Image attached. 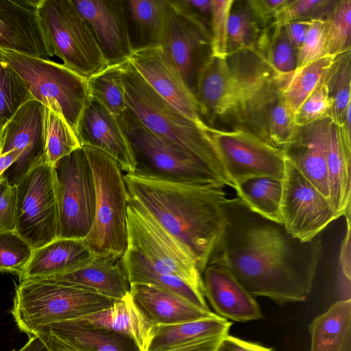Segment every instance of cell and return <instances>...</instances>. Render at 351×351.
I'll list each match as a JSON object with an SVG mask.
<instances>
[{
  "mask_svg": "<svg viewBox=\"0 0 351 351\" xmlns=\"http://www.w3.org/2000/svg\"><path fill=\"white\" fill-rule=\"evenodd\" d=\"M326 165L328 180V201L338 217L350 215L351 145L343 141L339 126L330 125Z\"/></svg>",
  "mask_w": 351,
  "mask_h": 351,
  "instance_id": "cell-28",
  "label": "cell"
},
{
  "mask_svg": "<svg viewBox=\"0 0 351 351\" xmlns=\"http://www.w3.org/2000/svg\"><path fill=\"white\" fill-rule=\"evenodd\" d=\"M121 261L130 284L152 285L176 294L202 309L210 311L204 295L178 276L156 267L135 250L127 247Z\"/></svg>",
  "mask_w": 351,
  "mask_h": 351,
  "instance_id": "cell-29",
  "label": "cell"
},
{
  "mask_svg": "<svg viewBox=\"0 0 351 351\" xmlns=\"http://www.w3.org/2000/svg\"><path fill=\"white\" fill-rule=\"evenodd\" d=\"M31 98L21 78L0 58V127L2 131L19 107Z\"/></svg>",
  "mask_w": 351,
  "mask_h": 351,
  "instance_id": "cell-41",
  "label": "cell"
},
{
  "mask_svg": "<svg viewBox=\"0 0 351 351\" xmlns=\"http://www.w3.org/2000/svg\"><path fill=\"white\" fill-rule=\"evenodd\" d=\"M234 0H212L210 22L211 56L225 59L228 54V23Z\"/></svg>",
  "mask_w": 351,
  "mask_h": 351,
  "instance_id": "cell-44",
  "label": "cell"
},
{
  "mask_svg": "<svg viewBox=\"0 0 351 351\" xmlns=\"http://www.w3.org/2000/svg\"><path fill=\"white\" fill-rule=\"evenodd\" d=\"M335 58L324 56L285 76L281 96L295 116L304 101L324 80Z\"/></svg>",
  "mask_w": 351,
  "mask_h": 351,
  "instance_id": "cell-34",
  "label": "cell"
},
{
  "mask_svg": "<svg viewBox=\"0 0 351 351\" xmlns=\"http://www.w3.org/2000/svg\"><path fill=\"white\" fill-rule=\"evenodd\" d=\"M82 319L94 326L129 336L141 351H147L156 326L138 309L130 293L110 307Z\"/></svg>",
  "mask_w": 351,
  "mask_h": 351,
  "instance_id": "cell-30",
  "label": "cell"
},
{
  "mask_svg": "<svg viewBox=\"0 0 351 351\" xmlns=\"http://www.w3.org/2000/svg\"><path fill=\"white\" fill-rule=\"evenodd\" d=\"M325 19H312L304 39L297 50L296 69L324 56Z\"/></svg>",
  "mask_w": 351,
  "mask_h": 351,
  "instance_id": "cell-47",
  "label": "cell"
},
{
  "mask_svg": "<svg viewBox=\"0 0 351 351\" xmlns=\"http://www.w3.org/2000/svg\"><path fill=\"white\" fill-rule=\"evenodd\" d=\"M298 125L295 114L282 96L271 106L268 119V139L274 146L283 149L291 140Z\"/></svg>",
  "mask_w": 351,
  "mask_h": 351,
  "instance_id": "cell-43",
  "label": "cell"
},
{
  "mask_svg": "<svg viewBox=\"0 0 351 351\" xmlns=\"http://www.w3.org/2000/svg\"><path fill=\"white\" fill-rule=\"evenodd\" d=\"M232 323L217 315L171 325L156 326L147 351H165L197 341L228 335Z\"/></svg>",
  "mask_w": 351,
  "mask_h": 351,
  "instance_id": "cell-32",
  "label": "cell"
},
{
  "mask_svg": "<svg viewBox=\"0 0 351 351\" xmlns=\"http://www.w3.org/2000/svg\"><path fill=\"white\" fill-rule=\"evenodd\" d=\"M210 132L232 187L234 184L251 177L282 180L285 157L282 149L247 131L210 128Z\"/></svg>",
  "mask_w": 351,
  "mask_h": 351,
  "instance_id": "cell-13",
  "label": "cell"
},
{
  "mask_svg": "<svg viewBox=\"0 0 351 351\" xmlns=\"http://www.w3.org/2000/svg\"><path fill=\"white\" fill-rule=\"evenodd\" d=\"M0 58L21 78L32 99L62 114L76 132L90 97L88 79L63 64L14 51L0 48Z\"/></svg>",
  "mask_w": 351,
  "mask_h": 351,
  "instance_id": "cell-8",
  "label": "cell"
},
{
  "mask_svg": "<svg viewBox=\"0 0 351 351\" xmlns=\"http://www.w3.org/2000/svg\"><path fill=\"white\" fill-rule=\"evenodd\" d=\"M325 23L324 56L337 58L350 51L351 0L337 1Z\"/></svg>",
  "mask_w": 351,
  "mask_h": 351,
  "instance_id": "cell-39",
  "label": "cell"
},
{
  "mask_svg": "<svg viewBox=\"0 0 351 351\" xmlns=\"http://www.w3.org/2000/svg\"><path fill=\"white\" fill-rule=\"evenodd\" d=\"M337 1L294 0L289 1L277 14L274 23L284 25L303 19H326Z\"/></svg>",
  "mask_w": 351,
  "mask_h": 351,
  "instance_id": "cell-45",
  "label": "cell"
},
{
  "mask_svg": "<svg viewBox=\"0 0 351 351\" xmlns=\"http://www.w3.org/2000/svg\"><path fill=\"white\" fill-rule=\"evenodd\" d=\"M325 79L333 101L329 116L340 127L351 101L350 50L335 58Z\"/></svg>",
  "mask_w": 351,
  "mask_h": 351,
  "instance_id": "cell-38",
  "label": "cell"
},
{
  "mask_svg": "<svg viewBox=\"0 0 351 351\" xmlns=\"http://www.w3.org/2000/svg\"><path fill=\"white\" fill-rule=\"evenodd\" d=\"M37 279L73 284L114 300L123 299L130 290L121 258L95 256L88 263L73 271Z\"/></svg>",
  "mask_w": 351,
  "mask_h": 351,
  "instance_id": "cell-25",
  "label": "cell"
},
{
  "mask_svg": "<svg viewBox=\"0 0 351 351\" xmlns=\"http://www.w3.org/2000/svg\"><path fill=\"white\" fill-rule=\"evenodd\" d=\"M43 138L46 160L51 166L82 147L75 132L62 114L47 106L43 109Z\"/></svg>",
  "mask_w": 351,
  "mask_h": 351,
  "instance_id": "cell-35",
  "label": "cell"
},
{
  "mask_svg": "<svg viewBox=\"0 0 351 351\" xmlns=\"http://www.w3.org/2000/svg\"><path fill=\"white\" fill-rule=\"evenodd\" d=\"M117 119L134 154V174L176 182L232 187L224 171L156 135L128 108Z\"/></svg>",
  "mask_w": 351,
  "mask_h": 351,
  "instance_id": "cell-7",
  "label": "cell"
},
{
  "mask_svg": "<svg viewBox=\"0 0 351 351\" xmlns=\"http://www.w3.org/2000/svg\"><path fill=\"white\" fill-rule=\"evenodd\" d=\"M223 211L222 233L209 264L225 266L253 296L279 305L306 300L322 256L320 237L303 242L238 196L226 199Z\"/></svg>",
  "mask_w": 351,
  "mask_h": 351,
  "instance_id": "cell-1",
  "label": "cell"
},
{
  "mask_svg": "<svg viewBox=\"0 0 351 351\" xmlns=\"http://www.w3.org/2000/svg\"><path fill=\"white\" fill-rule=\"evenodd\" d=\"M75 133L82 147L99 149L113 158L125 173H134V154L117 117L90 96Z\"/></svg>",
  "mask_w": 351,
  "mask_h": 351,
  "instance_id": "cell-20",
  "label": "cell"
},
{
  "mask_svg": "<svg viewBox=\"0 0 351 351\" xmlns=\"http://www.w3.org/2000/svg\"><path fill=\"white\" fill-rule=\"evenodd\" d=\"M40 20L53 56L86 79L108 66L72 0H40Z\"/></svg>",
  "mask_w": 351,
  "mask_h": 351,
  "instance_id": "cell-9",
  "label": "cell"
},
{
  "mask_svg": "<svg viewBox=\"0 0 351 351\" xmlns=\"http://www.w3.org/2000/svg\"><path fill=\"white\" fill-rule=\"evenodd\" d=\"M347 230L341 245L339 266L342 276L343 300L350 299V215L346 217Z\"/></svg>",
  "mask_w": 351,
  "mask_h": 351,
  "instance_id": "cell-49",
  "label": "cell"
},
{
  "mask_svg": "<svg viewBox=\"0 0 351 351\" xmlns=\"http://www.w3.org/2000/svg\"><path fill=\"white\" fill-rule=\"evenodd\" d=\"M122 3L133 53L160 47L169 0H122Z\"/></svg>",
  "mask_w": 351,
  "mask_h": 351,
  "instance_id": "cell-27",
  "label": "cell"
},
{
  "mask_svg": "<svg viewBox=\"0 0 351 351\" xmlns=\"http://www.w3.org/2000/svg\"><path fill=\"white\" fill-rule=\"evenodd\" d=\"M88 85L90 96L115 117L128 109L120 65L108 66L90 77Z\"/></svg>",
  "mask_w": 351,
  "mask_h": 351,
  "instance_id": "cell-37",
  "label": "cell"
},
{
  "mask_svg": "<svg viewBox=\"0 0 351 351\" xmlns=\"http://www.w3.org/2000/svg\"><path fill=\"white\" fill-rule=\"evenodd\" d=\"M281 217L288 232L303 242L318 237L338 218L328 199L286 158Z\"/></svg>",
  "mask_w": 351,
  "mask_h": 351,
  "instance_id": "cell-14",
  "label": "cell"
},
{
  "mask_svg": "<svg viewBox=\"0 0 351 351\" xmlns=\"http://www.w3.org/2000/svg\"><path fill=\"white\" fill-rule=\"evenodd\" d=\"M16 186L15 231L34 250L57 239L58 208L52 166L47 162L40 164Z\"/></svg>",
  "mask_w": 351,
  "mask_h": 351,
  "instance_id": "cell-12",
  "label": "cell"
},
{
  "mask_svg": "<svg viewBox=\"0 0 351 351\" xmlns=\"http://www.w3.org/2000/svg\"><path fill=\"white\" fill-rule=\"evenodd\" d=\"M289 0H250L249 3L264 27H267L275 21L279 11Z\"/></svg>",
  "mask_w": 351,
  "mask_h": 351,
  "instance_id": "cell-50",
  "label": "cell"
},
{
  "mask_svg": "<svg viewBox=\"0 0 351 351\" xmlns=\"http://www.w3.org/2000/svg\"><path fill=\"white\" fill-rule=\"evenodd\" d=\"M44 106L31 98L23 103L5 125L0 138V155L13 149L21 156L0 177L11 185L34 167L47 162L43 138Z\"/></svg>",
  "mask_w": 351,
  "mask_h": 351,
  "instance_id": "cell-16",
  "label": "cell"
},
{
  "mask_svg": "<svg viewBox=\"0 0 351 351\" xmlns=\"http://www.w3.org/2000/svg\"><path fill=\"white\" fill-rule=\"evenodd\" d=\"M94 257L83 239L57 238L34 250L19 281L66 274L84 266Z\"/></svg>",
  "mask_w": 351,
  "mask_h": 351,
  "instance_id": "cell-24",
  "label": "cell"
},
{
  "mask_svg": "<svg viewBox=\"0 0 351 351\" xmlns=\"http://www.w3.org/2000/svg\"><path fill=\"white\" fill-rule=\"evenodd\" d=\"M2 132H3V131H2V130H1V127H0V138H1V134H2Z\"/></svg>",
  "mask_w": 351,
  "mask_h": 351,
  "instance_id": "cell-57",
  "label": "cell"
},
{
  "mask_svg": "<svg viewBox=\"0 0 351 351\" xmlns=\"http://www.w3.org/2000/svg\"><path fill=\"white\" fill-rule=\"evenodd\" d=\"M128 110L149 130L225 172L210 128L184 117L160 97L129 61L120 65Z\"/></svg>",
  "mask_w": 351,
  "mask_h": 351,
  "instance_id": "cell-4",
  "label": "cell"
},
{
  "mask_svg": "<svg viewBox=\"0 0 351 351\" xmlns=\"http://www.w3.org/2000/svg\"><path fill=\"white\" fill-rule=\"evenodd\" d=\"M58 208V238L83 239L92 226L95 187L86 155L79 148L53 166Z\"/></svg>",
  "mask_w": 351,
  "mask_h": 351,
  "instance_id": "cell-10",
  "label": "cell"
},
{
  "mask_svg": "<svg viewBox=\"0 0 351 351\" xmlns=\"http://www.w3.org/2000/svg\"><path fill=\"white\" fill-rule=\"evenodd\" d=\"M310 351H351V299L333 303L308 326Z\"/></svg>",
  "mask_w": 351,
  "mask_h": 351,
  "instance_id": "cell-31",
  "label": "cell"
},
{
  "mask_svg": "<svg viewBox=\"0 0 351 351\" xmlns=\"http://www.w3.org/2000/svg\"><path fill=\"white\" fill-rule=\"evenodd\" d=\"M36 332L50 333L79 351H141L129 336L82 318L48 324Z\"/></svg>",
  "mask_w": 351,
  "mask_h": 351,
  "instance_id": "cell-26",
  "label": "cell"
},
{
  "mask_svg": "<svg viewBox=\"0 0 351 351\" xmlns=\"http://www.w3.org/2000/svg\"><path fill=\"white\" fill-rule=\"evenodd\" d=\"M325 78L300 108L295 116L298 125L311 123L330 115L333 101Z\"/></svg>",
  "mask_w": 351,
  "mask_h": 351,
  "instance_id": "cell-46",
  "label": "cell"
},
{
  "mask_svg": "<svg viewBox=\"0 0 351 351\" xmlns=\"http://www.w3.org/2000/svg\"><path fill=\"white\" fill-rule=\"evenodd\" d=\"M128 247L135 250L156 267L172 274L204 295L202 274L189 250L145 209L128 199Z\"/></svg>",
  "mask_w": 351,
  "mask_h": 351,
  "instance_id": "cell-11",
  "label": "cell"
},
{
  "mask_svg": "<svg viewBox=\"0 0 351 351\" xmlns=\"http://www.w3.org/2000/svg\"><path fill=\"white\" fill-rule=\"evenodd\" d=\"M216 351H273L260 344L247 341L229 335L224 337Z\"/></svg>",
  "mask_w": 351,
  "mask_h": 351,
  "instance_id": "cell-51",
  "label": "cell"
},
{
  "mask_svg": "<svg viewBox=\"0 0 351 351\" xmlns=\"http://www.w3.org/2000/svg\"><path fill=\"white\" fill-rule=\"evenodd\" d=\"M116 301L67 282L26 279L16 287L12 314L19 329L30 337L42 326L82 318Z\"/></svg>",
  "mask_w": 351,
  "mask_h": 351,
  "instance_id": "cell-5",
  "label": "cell"
},
{
  "mask_svg": "<svg viewBox=\"0 0 351 351\" xmlns=\"http://www.w3.org/2000/svg\"><path fill=\"white\" fill-rule=\"evenodd\" d=\"M232 188L250 210L282 223V180L269 177H251L234 184Z\"/></svg>",
  "mask_w": 351,
  "mask_h": 351,
  "instance_id": "cell-33",
  "label": "cell"
},
{
  "mask_svg": "<svg viewBox=\"0 0 351 351\" xmlns=\"http://www.w3.org/2000/svg\"><path fill=\"white\" fill-rule=\"evenodd\" d=\"M21 156V152L13 149L0 155V177Z\"/></svg>",
  "mask_w": 351,
  "mask_h": 351,
  "instance_id": "cell-55",
  "label": "cell"
},
{
  "mask_svg": "<svg viewBox=\"0 0 351 351\" xmlns=\"http://www.w3.org/2000/svg\"><path fill=\"white\" fill-rule=\"evenodd\" d=\"M86 21L108 66L129 61L133 54L122 0H72Z\"/></svg>",
  "mask_w": 351,
  "mask_h": 351,
  "instance_id": "cell-19",
  "label": "cell"
},
{
  "mask_svg": "<svg viewBox=\"0 0 351 351\" xmlns=\"http://www.w3.org/2000/svg\"><path fill=\"white\" fill-rule=\"evenodd\" d=\"M17 189L0 179V232L15 231Z\"/></svg>",
  "mask_w": 351,
  "mask_h": 351,
  "instance_id": "cell-48",
  "label": "cell"
},
{
  "mask_svg": "<svg viewBox=\"0 0 351 351\" xmlns=\"http://www.w3.org/2000/svg\"><path fill=\"white\" fill-rule=\"evenodd\" d=\"M128 199L145 209L190 252L201 274L222 233L224 188L125 173Z\"/></svg>",
  "mask_w": 351,
  "mask_h": 351,
  "instance_id": "cell-3",
  "label": "cell"
},
{
  "mask_svg": "<svg viewBox=\"0 0 351 351\" xmlns=\"http://www.w3.org/2000/svg\"><path fill=\"white\" fill-rule=\"evenodd\" d=\"M312 19L296 20L285 25L288 38L297 51L301 46Z\"/></svg>",
  "mask_w": 351,
  "mask_h": 351,
  "instance_id": "cell-52",
  "label": "cell"
},
{
  "mask_svg": "<svg viewBox=\"0 0 351 351\" xmlns=\"http://www.w3.org/2000/svg\"><path fill=\"white\" fill-rule=\"evenodd\" d=\"M204 292L215 314L237 322L262 319L254 296L223 265L210 263L202 274Z\"/></svg>",
  "mask_w": 351,
  "mask_h": 351,
  "instance_id": "cell-22",
  "label": "cell"
},
{
  "mask_svg": "<svg viewBox=\"0 0 351 351\" xmlns=\"http://www.w3.org/2000/svg\"><path fill=\"white\" fill-rule=\"evenodd\" d=\"M129 62L160 97L184 117L200 125H206L194 95L160 47L134 53Z\"/></svg>",
  "mask_w": 351,
  "mask_h": 351,
  "instance_id": "cell-17",
  "label": "cell"
},
{
  "mask_svg": "<svg viewBox=\"0 0 351 351\" xmlns=\"http://www.w3.org/2000/svg\"><path fill=\"white\" fill-rule=\"evenodd\" d=\"M332 123L328 116L311 123L298 125L291 140L282 149L285 158L328 199L326 155Z\"/></svg>",
  "mask_w": 351,
  "mask_h": 351,
  "instance_id": "cell-21",
  "label": "cell"
},
{
  "mask_svg": "<svg viewBox=\"0 0 351 351\" xmlns=\"http://www.w3.org/2000/svg\"><path fill=\"white\" fill-rule=\"evenodd\" d=\"M283 80L257 49L237 51L225 59L211 56L194 95L201 119L208 127L247 131L270 143L269 114L281 97Z\"/></svg>",
  "mask_w": 351,
  "mask_h": 351,
  "instance_id": "cell-2",
  "label": "cell"
},
{
  "mask_svg": "<svg viewBox=\"0 0 351 351\" xmlns=\"http://www.w3.org/2000/svg\"><path fill=\"white\" fill-rule=\"evenodd\" d=\"M271 26V34L268 35L265 29L259 51L280 75H287L296 69L297 51L288 38L285 25L274 23Z\"/></svg>",
  "mask_w": 351,
  "mask_h": 351,
  "instance_id": "cell-40",
  "label": "cell"
},
{
  "mask_svg": "<svg viewBox=\"0 0 351 351\" xmlns=\"http://www.w3.org/2000/svg\"><path fill=\"white\" fill-rule=\"evenodd\" d=\"M223 337L191 342L165 351H216Z\"/></svg>",
  "mask_w": 351,
  "mask_h": 351,
  "instance_id": "cell-53",
  "label": "cell"
},
{
  "mask_svg": "<svg viewBox=\"0 0 351 351\" xmlns=\"http://www.w3.org/2000/svg\"><path fill=\"white\" fill-rule=\"evenodd\" d=\"M233 3L228 23V53L243 49H255L263 36L264 28L249 1Z\"/></svg>",
  "mask_w": 351,
  "mask_h": 351,
  "instance_id": "cell-36",
  "label": "cell"
},
{
  "mask_svg": "<svg viewBox=\"0 0 351 351\" xmlns=\"http://www.w3.org/2000/svg\"><path fill=\"white\" fill-rule=\"evenodd\" d=\"M130 295L138 309L154 326L176 324L217 315L176 294L149 285L130 284Z\"/></svg>",
  "mask_w": 351,
  "mask_h": 351,
  "instance_id": "cell-23",
  "label": "cell"
},
{
  "mask_svg": "<svg viewBox=\"0 0 351 351\" xmlns=\"http://www.w3.org/2000/svg\"><path fill=\"white\" fill-rule=\"evenodd\" d=\"M82 147L93 171L96 195L93 222L83 241L95 256L120 258L128 245V195L123 170L103 151Z\"/></svg>",
  "mask_w": 351,
  "mask_h": 351,
  "instance_id": "cell-6",
  "label": "cell"
},
{
  "mask_svg": "<svg viewBox=\"0 0 351 351\" xmlns=\"http://www.w3.org/2000/svg\"><path fill=\"white\" fill-rule=\"evenodd\" d=\"M160 47L174 64L194 95L200 71L211 57L210 32L171 1Z\"/></svg>",
  "mask_w": 351,
  "mask_h": 351,
  "instance_id": "cell-15",
  "label": "cell"
},
{
  "mask_svg": "<svg viewBox=\"0 0 351 351\" xmlns=\"http://www.w3.org/2000/svg\"><path fill=\"white\" fill-rule=\"evenodd\" d=\"M40 0H0V48L50 60L53 56L39 14Z\"/></svg>",
  "mask_w": 351,
  "mask_h": 351,
  "instance_id": "cell-18",
  "label": "cell"
},
{
  "mask_svg": "<svg viewBox=\"0 0 351 351\" xmlns=\"http://www.w3.org/2000/svg\"><path fill=\"white\" fill-rule=\"evenodd\" d=\"M17 351H49L44 341L37 335L29 337L27 343Z\"/></svg>",
  "mask_w": 351,
  "mask_h": 351,
  "instance_id": "cell-56",
  "label": "cell"
},
{
  "mask_svg": "<svg viewBox=\"0 0 351 351\" xmlns=\"http://www.w3.org/2000/svg\"><path fill=\"white\" fill-rule=\"evenodd\" d=\"M35 334L44 341L49 351H79L50 333L36 332Z\"/></svg>",
  "mask_w": 351,
  "mask_h": 351,
  "instance_id": "cell-54",
  "label": "cell"
},
{
  "mask_svg": "<svg viewBox=\"0 0 351 351\" xmlns=\"http://www.w3.org/2000/svg\"><path fill=\"white\" fill-rule=\"evenodd\" d=\"M34 249L16 231L0 232V271L19 276L32 256Z\"/></svg>",
  "mask_w": 351,
  "mask_h": 351,
  "instance_id": "cell-42",
  "label": "cell"
}]
</instances>
